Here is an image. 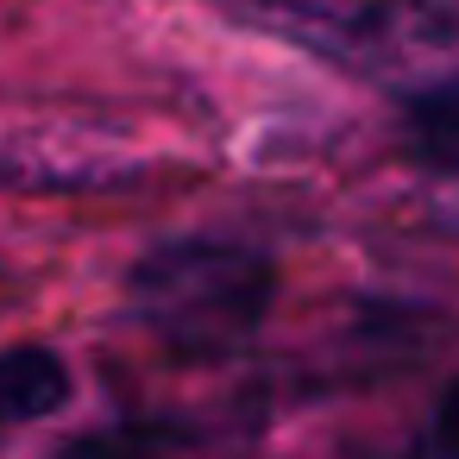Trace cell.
<instances>
[{
	"mask_svg": "<svg viewBox=\"0 0 459 459\" xmlns=\"http://www.w3.org/2000/svg\"><path fill=\"white\" fill-rule=\"evenodd\" d=\"M133 321L189 365L233 359L239 346L258 340L277 302V264L258 246L214 239V233H177L158 239L133 277H126Z\"/></svg>",
	"mask_w": 459,
	"mask_h": 459,
	"instance_id": "1",
	"label": "cell"
},
{
	"mask_svg": "<svg viewBox=\"0 0 459 459\" xmlns=\"http://www.w3.org/2000/svg\"><path fill=\"white\" fill-rule=\"evenodd\" d=\"M258 20L327 57H352V51L377 57L396 26V7L390 0H258Z\"/></svg>",
	"mask_w": 459,
	"mask_h": 459,
	"instance_id": "2",
	"label": "cell"
},
{
	"mask_svg": "<svg viewBox=\"0 0 459 459\" xmlns=\"http://www.w3.org/2000/svg\"><path fill=\"white\" fill-rule=\"evenodd\" d=\"M70 403V365L51 346H0V440Z\"/></svg>",
	"mask_w": 459,
	"mask_h": 459,
	"instance_id": "3",
	"label": "cell"
},
{
	"mask_svg": "<svg viewBox=\"0 0 459 459\" xmlns=\"http://www.w3.org/2000/svg\"><path fill=\"white\" fill-rule=\"evenodd\" d=\"M403 152L434 170V177H459V76L421 82L403 95Z\"/></svg>",
	"mask_w": 459,
	"mask_h": 459,
	"instance_id": "4",
	"label": "cell"
},
{
	"mask_svg": "<svg viewBox=\"0 0 459 459\" xmlns=\"http://www.w3.org/2000/svg\"><path fill=\"white\" fill-rule=\"evenodd\" d=\"M51 459H189L183 434L152 428V421H126V428H95V434H70Z\"/></svg>",
	"mask_w": 459,
	"mask_h": 459,
	"instance_id": "5",
	"label": "cell"
},
{
	"mask_svg": "<svg viewBox=\"0 0 459 459\" xmlns=\"http://www.w3.org/2000/svg\"><path fill=\"white\" fill-rule=\"evenodd\" d=\"M421 459H459V377L446 384V396L434 403V421H428V440L415 446Z\"/></svg>",
	"mask_w": 459,
	"mask_h": 459,
	"instance_id": "6",
	"label": "cell"
},
{
	"mask_svg": "<svg viewBox=\"0 0 459 459\" xmlns=\"http://www.w3.org/2000/svg\"><path fill=\"white\" fill-rule=\"evenodd\" d=\"M409 459H421V453H409Z\"/></svg>",
	"mask_w": 459,
	"mask_h": 459,
	"instance_id": "7",
	"label": "cell"
}]
</instances>
